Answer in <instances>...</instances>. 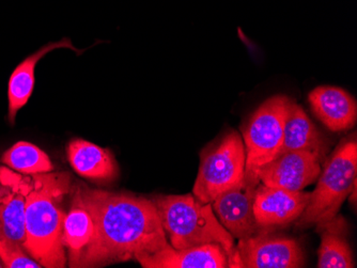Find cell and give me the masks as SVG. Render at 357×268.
<instances>
[{
	"mask_svg": "<svg viewBox=\"0 0 357 268\" xmlns=\"http://www.w3.org/2000/svg\"><path fill=\"white\" fill-rule=\"evenodd\" d=\"M321 159L308 151H294L282 154L259 168L260 183L268 187L287 191H303L318 180Z\"/></svg>",
	"mask_w": 357,
	"mask_h": 268,
	"instance_id": "ba28073f",
	"label": "cell"
},
{
	"mask_svg": "<svg viewBox=\"0 0 357 268\" xmlns=\"http://www.w3.org/2000/svg\"><path fill=\"white\" fill-rule=\"evenodd\" d=\"M246 153L242 136L230 129L200 152V166L192 195L204 203L244 182Z\"/></svg>",
	"mask_w": 357,
	"mask_h": 268,
	"instance_id": "5b68a950",
	"label": "cell"
},
{
	"mask_svg": "<svg viewBox=\"0 0 357 268\" xmlns=\"http://www.w3.org/2000/svg\"><path fill=\"white\" fill-rule=\"evenodd\" d=\"M266 229L238 239L241 266L246 268H300L306 265L304 249L298 239Z\"/></svg>",
	"mask_w": 357,
	"mask_h": 268,
	"instance_id": "52a82bcc",
	"label": "cell"
},
{
	"mask_svg": "<svg viewBox=\"0 0 357 268\" xmlns=\"http://www.w3.org/2000/svg\"><path fill=\"white\" fill-rule=\"evenodd\" d=\"M312 193L292 191L259 184L254 201L257 223L264 229H282L294 223L310 202Z\"/></svg>",
	"mask_w": 357,
	"mask_h": 268,
	"instance_id": "9c48e42d",
	"label": "cell"
},
{
	"mask_svg": "<svg viewBox=\"0 0 357 268\" xmlns=\"http://www.w3.org/2000/svg\"><path fill=\"white\" fill-rule=\"evenodd\" d=\"M320 235L318 249L319 268H354L352 248L349 243V223L346 218L337 214L326 221L316 225Z\"/></svg>",
	"mask_w": 357,
	"mask_h": 268,
	"instance_id": "e0dca14e",
	"label": "cell"
},
{
	"mask_svg": "<svg viewBox=\"0 0 357 268\" xmlns=\"http://www.w3.org/2000/svg\"><path fill=\"white\" fill-rule=\"evenodd\" d=\"M292 99L278 94L259 106L242 126L246 164L244 181L254 186L260 184L259 168L280 153L284 139V121Z\"/></svg>",
	"mask_w": 357,
	"mask_h": 268,
	"instance_id": "8992f818",
	"label": "cell"
},
{
	"mask_svg": "<svg viewBox=\"0 0 357 268\" xmlns=\"http://www.w3.org/2000/svg\"><path fill=\"white\" fill-rule=\"evenodd\" d=\"M152 201L174 249L218 244L226 252L229 267H242L234 237L222 227L212 204L204 203L190 194L156 195Z\"/></svg>",
	"mask_w": 357,
	"mask_h": 268,
	"instance_id": "3957f363",
	"label": "cell"
},
{
	"mask_svg": "<svg viewBox=\"0 0 357 268\" xmlns=\"http://www.w3.org/2000/svg\"><path fill=\"white\" fill-rule=\"evenodd\" d=\"M138 263L144 268H226L229 260L222 246L204 244L186 249L176 250L168 244L164 249Z\"/></svg>",
	"mask_w": 357,
	"mask_h": 268,
	"instance_id": "5bb4252c",
	"label": "cell"
},
{
	"mask_svg": "<svg viewBox=\"0 0 357 268\" xmlns=\"http://www.w3.org/2000/svg\"><path fill=\"white\" fill-rule=\"evenodd\" d=\"M328 150L324 136L317 129L302 106L292 100L284 121V139L278 156L288 152L308 151L318 155L322 161Z\"/></svg>",
	"mask_w": 357,
	"mask_h": 268,
	"instance_id": "9a60e30c",
	"label": "cell"
},
{
	"mask_svg": "<svg viewBox=\"0 0 357 268\" xmlns=\"http://www.w3.org/2000/svg\"><path fill=\"white\" fill-rule=\"evenodd\" d=\"M356 186L357 184H355L354 187H353L352 191L350 193V197H349V201L352 204L353 207H356Z\"/></svg>",
	"mask_w": 357,
	"mask_h": 268,
	"instance_id": "44dd1931",
	"label": "cell"
},
{
	"mask_svg": "<svg viewBox=\"0 0 357 268\" xmlns=\"http://www.w3.org/2000/svg\"><path fill=\"white\" fill-rule=\"evenodd\" d=\"M1 163L21 175H32L54 171V165L45 152L32 143L20 141L3 153Z\"/></svg>",
	"mask_w": 357,
	"mask_h": 268,
	"instance_id": "d6986e66",
	"label": "cell"
},
{
	"mask_svg": "<svg viewBox=\"0 0 357 268\" xmlns=\"http://www.w3.org/2000/svg\"><path fill=\"white\" fill-rule=\"evenodd\" d=\"M77 187L93 220L94 234L73 268L138 262L169 244L152 199L131 193Z\"/></svg>",
	"mask_w": 357,
	"mask_h": 268,
	"instance_id": "6da1fadb",
	"label": "cell"
},
{
	"mask_svg": "<svg viewBox=\"0 0 357 268\" xmlns=\"http://www.w3.org/2000/svg\"><path fill=\"white\" fill-rule=\"evenodd\" d=\"M5 267V265H3V261H1V259H0V268Z\"/></svg>",
	"mask_w": 357,
	"mask_h": 268,
	"instance_id": "7402d4cb",
	"label": "cell"
},
{
	"mask_svg": "<svg viewBox=\"0 0 357 268\" xmlns=\"http://www.w3.org/2000/svg\"><path fill=\"white\" fill-rule=\"evenodd\" d=\"M67 155L72 168L86 179L112 182L119 175V167L110 150L86 140H71L67 147Z\"/></svg>",
	"mask_w": 357,
	"mask_h": 268,
	"instance_id": "2e32d148",
	"label": "cell"
},
{
	"mask_svg": "<svg viewBox=\"0 0 357 268\" xmlns=\"http://www.w3.org/2000/svg\"><path fill=\"white\" fill-rule=\"evenodd\" d=\"M17 182L26 200L24 249L43 267H66L61 236L67 214L62 203L71 191V177L68 172L32 175L17 172Z\"/></svg>",
	"mask_w": 357,
	"mask_h": 268,
	"instance_id": "7a4b0ae2",
	"label": "cell"
},
{
	"mask_svg": "<svg viewBox=\"0 0 357 268\" xmlns=\"http://www.w3.org/2000/svg\"><path fill=\"white\" fill-rule=\"evenodd\" d=\"M257 187L244 181L225 191L211 203L220 223L234 239H246L266 230L259 226L255 218Z\"/></svg>",
	"mask_w": 357,
	"mask_h": 268,
	"instance_id": "8fae6325",
	"label": "cell"
},
{
	"mask_svg": "<svg viewBox=\"0 0 357 268\" xmlns=\"http://www.w3.org/2000/svg\"><path fill=\"white\" fill-rule=\"evenodd\" d=\"M98 43H102V41H96V44L87 49H79L74 46L71 38L64 37L59 41L48 42L47 44L37 49L35 53L30 54L25 59L22 60L19 65L14 68L8 81L7 120L10 125H14L16 116L20 110L23 109L29 103L32 94L35 91L36 69L38 63L45 56L57 49H70L74 52L76 56H80Z\"/></svg>",
	"mask_w": 357,
	"mask_h": 268,
	"instance_id": "30bf717a",
	"label": "cell"
},
{
	"mask_svg": "<svg viewBox=\"0 0 357 268\" xmlns=\"http://www.w3.org/2000/svg\"><path fill=\"white\" fill-rule=\"evenodd\" d=\"M26 200L17 172L0 167V239L24 248L26 242Z\"/></svg>",
	"mask_w": 357,
	"mask_h": 268,
	"instance_id": "4fadbf2b",
	"label": "cell"
},
{
	"mask_svg": "<svg viewBox=\"0 0 357 268\" xmlns=\"http://www.w3.org/2000/svg\"><path fill=\"white\" fill-rule=\"evenodd\" d=\"M314 115L334 133L348 131L356 124L357 104L346 90L320 86L308 94Z\"/></svg>",
	"mask_w": 357,
	"mask_h": 268,
	"instance_id": "7c38bea8",
	"label": "cell"
},
{
	"mask_svg": "<svg viewBox=\"0 0 357 268\" xmlns=\"http://www.w3.org/2000/svg\"><path fill=\"white\" fill-rule=\"evenodd\" d=\"M356 178L357 141L353 134L342 140L326 159L306 209L294 221L296 229H308L336 216L357 184Z\"/></svg>",
	"mask_w": 357,
	"mask_h": 268,
	"instance_id": "277c9868",
	"label": "cell"
},
{
	"mask_svg": "<svg viewBox=\"0 0 357 268\" xmlns=\"http://www.w3.org/2000/svg\"><path fill=\"white\" fill-rule=\"evenodd\" d=\"M72 198L71 209L64 219L61 241L69 253V267L73 268L93 239L94 223L84 205L78 187L74 188Z\"/></svg>",
	"mask_w": 357,
	"mask_h": 268,
	"instance_id": "ac0fdd59",
	"label": "cell"
},
{
	"mask_svg": "<svg viewBox=\"0 0 357 268\" xmlns=\"http://www.w3.org/2000/svg\"><path fill=\"white\" fill-rule=\"evenodd\" d=\"M0 259L7 268H42L22 246L13 242L0 239Z\"/></svg>",
	"mask_w": 357,
	"mask_h": 268,
	"instance_id": "ffe728a7",
	"label": "cell"
}]
</instances>
